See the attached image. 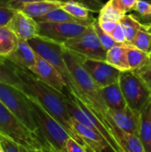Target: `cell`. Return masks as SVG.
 I'll list each match as a JSON object with an SVG mask.
<instances>
[{"label":"cell","instance_id":"obj_21","mask_svg":"<svg viewBox=\"0 0 151 152\" xmlns=\"http://www.w3.org/2000/svg\"><path fill=\"white\" fill-rule=\"evenodd\" d=\"M37 22H69V23H77V24H82L84 26H90L93 23V21L96 20L95 18L93 20H80L78 18L74 17L65 10H63L61 7L55 9L49 13L35 19Z\"/></svg>","mask_w":151,"mask_h":152},{"label":"cell","instance_id":"obj_16","mask_svg":"<svg viewBox=\"0 0 151 152\" xmlns=\"http://www.w3.org/2000/svg\"><path fill=\"white\" fill-rule=\"evenodd\" d=\"M36 53L33 50L28 41L18 39L15 48L7 56L6 60L17 67L29 71L30 69L36 64Z\"/></svg>","mask_w":151,"mask_h":152},{"label":"cell","instance_id":"obj_43","mask_svg":"<svg viewBox=\"0 0 151 152\" xmlns=\"http://www.w3.org/2000/svg\"><path fill=\"white\" fill-rule=\"evenodd\" d=\"M2 3H4V2L3 0H0V4H2ZM4 4H6V3H4Z\"/></svg>","mask_w":151,"mask_h":152},{"label":"cell","instance_id":"obj_19","mask_svg":"<svg viewBox=\"0 0 151 152\" xmlns=\"http://www.w3.org/2000/svg\"><path fill=\"white\" fill-rule=\"evenodd\" d=\"M100 92L108 110H120L127 106L118 82L101 88Z\"/></svg>","mask_w":151,"mask_h":152},{"label":"cell","instance_id":"obj_4","mask_svg":"<svg viewBox=\"0 0 151 152\" xmlns=\"http://www.w3.org/2000/svg\"><path fill=\"white\" fill-rule=\"evenodd\" d=\"M28 44L33 48V50L40 57L47 61L51 65H53L57 71L61 74L63 80L67 86V91L69 94L78 98L81 102L85 103V98L80 89L77 86L74 78L72 77L67 64L63 58V45L52 41L50 39L36 37L32 39H29Z\"/></svg>","mask_w":151,"mask_h":152},{"label":"cell","instance_id":"obj_1","mask_svg":"<svg viewBox=\"0 0 151 152\" xmlns=\"http://www.w3.org/2000/svg\"><path fill=\"white\" fill-rule=\"evenodd\" d=\"M16 71L21 81L20 89L28 96L35 99L76 139L71 126L72 119L66 104L67 94L47 86L28 70L17 67Z\"/></svg>","mask_w":151,"mask_h":152},{"label":"cell","instance_id":"obj_44","mask_svg":"<svg viewBox=\"0 0 151 152\" xmlns=\"http://www.w3.org/2000/svg\"><path fill=\"white\" fill-rule=\"evenodd\" d=\"M94 1H98V2H101V0H94Z\"/></svg>","mask_w":151,"mask_h":152},{"label":"cell","instance_id":"obj_38","mask_svg":"<svg viewBox=\"0 0 151 152\" xmlns=\"http://www.w3.org/2000/svg\"><path fill=\"white\" fill-rule=\"evenodd\" d=\"M118 2L120 3V4L122 5V7L127 13V12L134 10L137 0H118Z\"/></svg>","mask_w":151,"mask_h":152},{"label":"cell","instance_id":"obj_20","mask_svg":"<svg viewBox=\"0 0 151 152\" xmlns=\"http://www.w3.org/2000/svg\"><path fill=\"white\" fill-rule=\"evenodd\" d=\"M139 138L146 152H151V98L142 110Z\"/></svg>","mask_w":151,"mask_h":152},{"label":"cell","instance_id":"obj_23","mask_svg":"<svg viewBox=\"0 0 151 152\" xmlns=\"http://www.w3.org/2000/svg\"><path fill=\"white\" fill-rule=\"evenodd\" d=\"M127 45H117L107 52V62L121 71L130 70L126 58Z\"/></svg>","mask_w":151,"mask_h":152},{"label":"cell","instance_id":"obj_15","mask_svg":"<svg viewBox=\"0 0 151 152\" xmlns=\"http://www.w3.org/2000/svg\"><path fill=\"white\" fill-rule=\"evenodd\" d=\"M71 126L74 131L76 139L84 145H87L94 151L103 152L110 150L109 142L98 132L71 118Z\"/></svg>","mask_w":151,"mask_h":152},{"label":"cell","instance_id":"obj_37","mask_svg":"<svg viewBox=\"0 0 151 152\" xmlns=\"http://www.w3.org/2000/svg\"><path fill=\"white\" fill-rule=\"evenodd\" d=\"M98 21H99V24H100L101 28L105 32H107V33H109L110 35L115 30V28H117V24L119 23V22H116V21H108V20L107 21H100V20H98Z\"/></svg>","mask_w":151,"mask_h":152},{"label":"cell","instance_id":"obj_27","mask_svg":"<svg viewBox=\"0 0 151 152\" xmlns=\"http://www.w3.org/2000/svg\"><path fill=\"white\" fill-rule=\"evenodd\" d=\"M150 54L137 49L136 47L127 45L126 58L130 70L134 71L143 67L150 61Z\"/></svg>","mask_w":151,"mask_h":152},{"label":"cell","instance_id":"obj_47","mask_svg":"<svg viewBox=\"0 0 151 152\" xmlns=\"http://www.w3.org/2000/svg\"><path fill=\"white\" fill-rule=\"evenodd\" d=\"M150 55H151V54H150Z\"/></svg>","mask_w":151,"mask_h":152},{"label":"cell","instance_id":"obj_31","mask_svg":"<svg viewBox=\"0 0 151 152\" xmlns=\"http://www.w3.org/2000/svg\"><path fill=\"white\" fill-rule=\"evenodd\" d=\"M0 146L2 147L4 152H33L34 151L28 150V148L18 144L9 139L4 137H1L0 139Z\"/></svg>","mask_w":151,"mask_h":152},{"label":"cell","instance_id":"obj_39","mask_svg":"<svg viewBox=\"0 0 151 152\" xmlns=\"http://www.w3.org/2000/svg\"><path fill=\"white\" fill-rule=\"evenodd\" d=\"M33 152H55L54 151L51 150V149H48V148H41V149H38V150H35Z\"/></svg>","mask_w":151,"mask_h":152},{"label":"cell","instance_id":"obj_18","mask_svg":"<svg viewBox=\"0 0 151 152\" xmlns=\"http://www.w3.org/2000/svg\"><path fill=\"white\" fill-rule=\"evenodd\" d=\"M106 125L108 128L111 131L114 137L117 139L120 147L125 152H146L142 143L138 135L132 134L129 133H125L117 126H115L112 123L107 121Z\"/></svg>","mask_w":151,"mask_h":152},{"label":"cell","instance_id":"obj_46","mask_svg":"<svg viewBox=\"0 0 151 152\" xmlns=\"http://www.w3.org/2000/svg\"><path fill=\"white\" fill-rule=\"evenodd\" d=\"M1 137H2V136H1V135H0V139H1Z\"/></svg>","mask_w":151,"mask_h":152},{"label":"cell","instance_id":"obj_24","mask_svg":"<svg viewBox=\"0 0 151 152\" xmlns=\"http://www.w3.org/2000/svg\"><path fill=\"white\" fill-rule=\"evenodd\" d=\"M17 66L8 60H0V83L18 87L21 86V81L16 71Z\"/></svg>","mask_w":151,"mask_h":152},{"label":"cell","instance_id":"obj_35","mask_svg":"<svg viewBox=\"0 0 151 152\" xmlns=\"http://www.w3.org/2000/svg\"><path fill=\"white\" fill-rule=\"evenodd\" d=\"M66 152H87L84 144L74 137H69L66 142Z\"/></svg>","mask_w":151,"mask_h":152},{"label":"cell","instance_id":"obj_14","mask_svg":"<svg viewBox=\"0 0 151 152\" xmlns=\"http://www.w3.org/2000/svg\"><path fill=\"white\" fill-rule=\"evenodd\" d=\"M18 39L28 41L39 36L38 22L20 10H16L6 26Z\"/></svg>","mask_w":151,"mask_h":152},{"label":"cell","instance_id":"obj_30","mask_svg":"<svg viewBox=\"0 0 151 152\" xmlns=\"http://www.w3.org/2000/svg\"><path fill=\"white\" fill-rule=\"evenodd\" d=\"M92 25H93V28H94V30H95V32H96V34H97V36H98V37H99L101 43V45H103V47L105 48V50H106L107 52H108L109 50H110L111 48H113L114 46L119 45V44H117V43L114 40V38L112 37V36H111L110 34L105 32V31L101 28V26H100L99 21H98L97 19L93 21V23ZM120 45H121V44H120Z\"/></svg>","mask_w":151,"mask_h":152},{"label":"cell","instance_id":"obj_42","mask_svg":"<svg viewBox=\"0 0 151 152\" xmlns=\"http://www.w3.org/2000/svg\"><path fill=\"white\" fill-rule=\"evenodd\" d=\"M0 152H4V151H3V149H2L1 146H0Z\"/></svg>","mask_w":151,"mask_h":152},{"label":"cell","instance_id":"obj_7","mask_svg":"<svg viewBox=\"0 0 151 152\" xmlns=\"http://www.w3.org/2000/svg\"><path fill=\"white\" fill-rule=\"evenodd\" d=\"M0 102L14 114L24 126L36 134L37 126L32 115L28 97L26 94L16 86L0 83Z\"/></svg>","mask_w":151,"mask_h":152},{"label":"cell","instance_id":"obj_41","mask_svg":"<svg viewBox=\"0 0 151 152\" xmlns=\"http://www.w3.org/2000/svg\"><path fill=\"white\" fill-rule=\"evenodd\" d=\"M3 1H4V3H6V4H8V2H10L11 0H3Z\"/></svg>","mask_w":151,"mask_h":152},{"label":"cell","instance_id":"obj_10","mask_svg":"<svg viewBox=\"0 0 151 152\" xmlns=\"http://www.w3.org/2000/svg\"><path fill=\"white\" fill-rule=\"evenodd\" d=\"M39 37L50 39L61 45L68 40L78 37L86 28V26L69 22H38Z\"/></svg>","mask_w":151,"mask_h":152},{"label":"cell","instance_id":"obj_33","mask_svg":"<svg viewBox=\"0 0 151 152\" xmlns=\"http://www.w3.org/2000/svg\"><path fill=\"white\" fill-rule=\"evenodd\" d=\"M134 11L149 22H151V2L147 0H137Z\"/></svg>","mask_w":151,"mask_h":152},{"label":"cell","instance_id":"obj_22","mask_svg":"<svg viewBox=\"0 0 151 152\" xmlns=\"http://www.w3.org/2000/svg\"><path fill=\"white\" fill-rule=\"evenodd\" d=\"M126 12L124 10L118 0H109L99 12L98 20L119 22Z\"/></svg>","mask_w":151,"mask_h":152},{"label":"cell","instance_id":"obj_13","mask_svg":"<svg viewBox=\"0 0 151 152\" xmlns=\"http://www.w3.org/2000/svg\"><path fill=\"white\" fill-rule=\"evenodd\" d=\"M29 71L42 82L56 89L57 91L63 94L68 92L66 83L61 74L53 65H51L47 61L40 57L38 54L36 57V64L30 69Z\"/></svg>","mask_w":151,"mask_h":152},{"label":"cell","instance_id":"obj_9","mask_svg":"<svg viewBox=\"0 0 151 152\" xmlns=\"http://www.w3.org/2000/svg\"><path fill=\"white\" fill-rule=\"evenodd\" d=\"M63 46L87 59L107 61V51L101 45L93 25L88 26L78 37L65 42Z\"/></svg>","mask_w":151,"mask_h":152},{"label":"cell","instance_id":"obj_36","mask_svg":"<svg viewBox=\"0 0 151 152\" xmlns=\"http://www.w3.org/2000/svg\"><path fill=\"white\" fill-rule=\"evenodd\" d=\"M111 36H112V37L114 38V40H115L117 44L127 45L125 33L124 28L122 27V25L120 24V22L117 24V28H115V30L111 33Z\"/></svg>","mask_w":151,"mask_h":152},{"label":"cell","instance_id":"obj_29","mask_svg":"<svg viewBox=\"0 0 151 152\" xmlns=\"http://www.w3.org/2000/svg\"><path fill=\"white\" fill-rule=\"evenodd\" d=\"M61 8L66 12H68L69 13H70L71 15H73L74 17L78 18L80 20H89L94 19L91 14L93 11L85 4L78 2L70 1V2L64 3Z\"/></svg>","mask_w":151,"mask_h":152},{"label":"cell","instance_id":"obj_6","mask_svg":"<svg viewBox=\"0 0 151 152\" xmlns=\"http://www.w3.org/2000/svg\"><path fill=\"white\" fill-rule=\"evenodd\" d=\"M66 104L71 118L101 134L109 142L111 151L125 152L111 131L108 128L106 122L93 112L85 103H83V102L69 94L67 95Z\"/></svg>","mask_w":151,"mask_h":152},{"label":"cell","instance_id":"obj_8","mask_svg":"<svg viewBox=\"0 0 151 152\" xmlns=\"http://www.w3.org/2000/svg\"><path fill=\"white\" fill-rule=\"evenodd\" d=\"M118 83L127 106L141 112L151 98L150 90L132 70L121 71Z\"/></svg>","mask_w":151,"mask_h":152},{"label":"cell","instance_id":"obj_2","mask_svg":"<svg viewBox=\"0 0 151 152\" xmlns=\"http://www.w3.org/2000/svg\"><path fill=\"white\" fill-rule=\"evenodd\" d=\"M63 58L72 77L84 95L85 104L100 118L106 121L108 108L101 98V88L83 65V57L64 47Z\"/></svg>","mask_w":151,"mask_h":152},{"label":"cell","instance_id":"obj_25","mask_svg":"<svg viewBox=\"0 0 151 152\" xmlns=\"http://www.w3.org/2000/svg\"><path fill=\"white\" fill-rule=\"evenodd\" d=\"M120 24L122 25V27L124 28L125 33V37H126V41H127V45H130L132 43V41L133 40V38L136 37L137 33L144 27H146L149 23H142L140 21V20L133 15V14H125L123 16V18L121 19V20L119 21Z\"/></svg>","mask_w":151,"mask_h":152},{"label":"cell","instance_id":"obj_11","mask_svg":"<svg viewBox=\"0 0 151 152\" xmlns=\"http://www.w3.org/2000/svg\"><path fill=\"white\" fill-rule=\"evenodd\" d=\"M83 65L100 88L106 87L119 80L121 70L105 61L83 57Z\"/></svg>","mask_w":151,"mask_h":152},{"label":"cell","instance_id":"obj_34","mask_svg":"<svg viewBox=\"0 0 151 152\" xmlns=\"http://www.w3.org/2000/svg\"><path fill=\"white\" fill-rule=\"evenodd\" d=\"M140 78L141 80L146 85V86L150 90L151 92V61H150L147 64H145L143 67L140 68L137 70L133 71Z\"/></svg>","mask_w":151,"mask_h":152},{"label":"cell","instance_id":"obj_26","mask_svg":"<svg viewBox=\"0 0 151 152\" xmlns=\"http://www.w3.org/2000/svg\"><path fill=\"white\" fill-rule=\"evenodd\" d=\"M18 42L17 37L6 26L0 28V60H6Z\"/></svg>","mask_w":151,"mask_h":152},{"label":"cell","instance_id":"obj_40","mask_svg":"<svg viewBox=\"0 0 151 152\" xmlns=\"http://www.w3.org/2000/svg\"><path fill=\"white\" fill-rule=\"evenodd\" d=\"M85 148H86V151H87V152H96V151H94L92 148H90L89 146H87V145H85Z\"/></svg>","mask_w":151,"mask_h":152},{"label":"cell","instance_id":"obj_28","mask_svg":"<svg viewBox=\"0 0 151 152\" xmlns=\"http://www.w3.org/2000/svg\"><path fill=\"white\" fill-rule=\"evenodd\" d=\"M130 45L137 49L151 54V23L142 28L133 38Z\"/></svg>","mask_w":151,"mask_h":152},{"label":"cell","instance_id":"obj_45","mask_svg":"<svg viewBox=\"0 0 151 152\" xmlns=\"http://www.w3.org/2000/svg\"><path fill=\"white\" fill-rule=\"evenodd\" d=\"M150 61H151V55H150Z\"/></svg>","mask_w":151,"mask_h":152},{"label":"cell","instance_id":"obj_17","mask_svg":"<svg viewBox=\"0 0 151 152\" xmlns=\"http://www.w3.org/2000/svg\"><path fill=\"white\" fill-rule=\"evenodd\" d=\"M64 3L61 2H25L9 4L15 10H20L33 19L42 17L50 12L61 8Z\"/></svg>","mask_w":151,"mask_h":152},{"label":"cell","instance_id":"obj_5","mask_svg":"<svg viewBox=\"0 0 151 152\" xmlns=\"http://www.w3.org/2000/svg\"><path fill=\"white\" fill-rule=\"evenodd\" d=\"M0 135L35 151L47 148L38 134L30 131L0 102Z\"/></svg>","mask_w":151,"mask_h":152},{"label":"cell","instance_id":"obj_32","mask_svg":"<svg viewBox=\"0 0 151 152\" xmlns=\"http://www.w3.org/2000/svg\"><path fill=\"white\" fill-rule=\"evenodd\" d=\"M15 9L8 4H0V28L7 26L15 12Z\"/></svg>","mask_w":151,"mask_h":152},{"label":"cell","instance_id":"obj_12","mask_svg":"<svg viewBox=\"0 0 151 152\" xmlns=\"http://www.w3.org/2000/svg\"><path fill=\"white\" fill-rule=\"evenodd\" d=\"M140 113L128 106L120 110H108L105 122L109 121L112 123L115 126L125 133L138 135L141 119Z\"/></svg>","mask_w":151,"mask_h":152},{"label":"cell","instance_id":"obj_3","mask_svg":"<svg viewBox=\"0 0 151 152\" xmlns=\"http://www.w3.org/2000/svg\"><path fill=\"white\" fill-rule=\"evenodd\" d=\"M28 97L37 126L36 134L48 149L55 152H66V142L69 137H72L70 134L35 99Z\"/></svg>","mask_w":151,"mask_h":152}]
</instances>
